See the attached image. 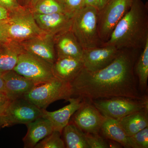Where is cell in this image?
I'll use <instances>...</instances> for the list:
<instances>
[{
  "mask_svg": "<svg viewBox=\"0 0 148 148\" xmlns=\"http://www.w3.org/2000/svg\"><path fill=\"white\" fill-rule=\"evenodd\" d=\"M142 49H120L110 64L95 72L83 68L70 83L72 96L92 100L116 97L142 99L135 66Z\"/></svg>",
  "mask_w": 148,
  "mask_h": 148,
  "instance_id": "obj_1",
  "label": "cell"
},
{
  "mask_svg": "<svg viewBox=\"0 0 148 148\" xmlns=\"http://www.w3.org/2000/svg\"><path fill=\"white\" fill-rule=\"evenodd\" d=\"M148 8L142 0H133L129 10L102 45L113 46L119 50L143 49L148 40Z\"/></svg>",
  "mask_w": 148,
  "mask_h": 148,
  "instance_id": "obj_2",
  "label": "cell"
},
{
  "mask_svg": "<svg viewBox=\"0 0 148 148\" xmlns=\"http://www.w3.org/2000/svg\"><path fill=\"white\" fill-rule=\"evenodd\" d=\"M98 11L84 6L73 16L72 32L83 49L101 46L98 28Z\"/></svg>",
  "mask_w": 148,
  "mask_h": 148,
  "instance_id": "obj_3",
  "label": "cell"
},
{
  "mask_svg": "<svg viewBox=\"0 0 148 148\" xmlns=\"http://www.w3.org/2000/svg\"><path fill=\"white\" fill-rule=\"evenodd\" d=\"M71 97V86L54 78L46 82L35 84L24 98L41 110H46L53 102L68 101Z\"/></svg>",
  "mask_w": 148,
  "mask_h": 148,
  "instance_id": "obj_4",
  "label": "cell"
},
{
  "mask_svg": "<svg viewBox=\"0 0 148 148\" xmlns=\"http://www.w3.org/2000/svg\"><path fill=\"white\" fill-rule=\"evenodd\" d=\"M90 101L103 116L116 120L148 108L147 95L142 99L116 97Z\"/></svg>",
  "mask_w": 148,
  "mask_h": 148,
  "instance_id": "obj_5",
  "label": "cell"
},
{
  "mask_svg": "<svg viewBox=\"0 0 148 148\" xmlns=\"http://www.w3.org/2000/svg\"><path fill=\"white\" fill-rule=\"evenodd\" d=\"M7 23L10 39L16 42H21L46 34L37 25L29 7H22L10 12Z\"/></svg>",
  "mask_w": 148,
  "mask_h": 148,
  "instance_id": "obj_6",
  "label": "cell"
},
{
  "mask_svg": "<svg viewBox=\"0 0 148 148\" xmlns=\"http://www.w3.org/2000/svg\"><path fill=\"white\" fill-rule=\"evenodd\" d=\"M133 0H109L98 11V34L103 44L108 40L117 24L129 10Z\"/></svg>",
  "mask_w": 148,
  "mask_h": 148,
  "instance_id": "obj_7",
  "label": "cell"
},
{
  "mask_svg": "<svg viewBox=\"0 0 148 148\" xmlns=\"http://www.w3.org/2000/svg\"><path fill=\"white\" fill-rule=\"evenodd\" d=\"M52 65L23 51L18 56L13 71L32 81L35 84L54 78Z\"/></svg>",
  "mask_w": 148,
  "mask_h": 148,
  "instance_id": "obj_8",
  "label": "cell"
},
{
  "mask_svg": "<svg viewBox=\"0 0 148 148\" xmlns=\"http://www.w3.org/2000/svg\"><path fill=\"white\" fill-rule=\"evenodd\" d=\"M42 110L24 98L10 101L7 108L0 117L1 127L18 124H27L42 116Z\"/></svg>",
  "mask_w": 148,
  "mask_h": 148,
  "instance_id": "obj_9",
  "label": "cell"
},
{
  "mask_svg": "<svg viewBox=\"0 0 148 148\" xmlns=\"http://www.w3.org/2000/svg\"><path fill=\"white\" fill-rule=\"evenodd\" d=\"M104 119L91 101L84 98L82 106L73 115L71 122L84 133H99Z\"/></svg>",
  "mask_w": 148,
  "mask_h": 148,
  "instance_id": "obj_10",
  "label": "cell"
},
{
  "mask_svg": "<svg viewBox=\"0 0 148 148\" xmlns=\"http://www.w3.org/2000/svg\"><path fill=\"white\" fill-rule=\"evenodd\" d=\"M120 50L112 45L83 49V68L90 72L99 71L108 66L116 58Z\"/></svg>",
  "mask_w": 148,
  "mask_h": 148,
  "instance_id": "obj_11",
  "label": "cell"
},
{
  "mask_svg": "<svg viewBox=\"0 0 148 148\" xmlns=\"http://www.w3.org/2000/svg\"><path fill=\"white\" fill-rule=\"evenodd\" d=\"M19 43L24 51L51 65L57 59L53 36L45 34Z\"/></svg>",
  "mask_w": 148,
  "mask_h": 148,
  "instance_id": "obj_12",
  "label": "cell"
},
{
  "mask_svg": "<svg viewBox=\"0 0 148 148\" xmlns=\"http://www.w3.org/2000/svg\"><path fill=\"white\" fill-rule=\"evenodd\" d=\"M33 14L37 25L47 34L54 36L71 29L73 17L66 13Z\"/></svg>",
  "mask_w": 148,
  "mask_h": 148,
  "instance_id": "obj_13",
  "label": "cell"
},
{
  "mask_svg": "<svg viewBox=\"0 0 148 148\" xmlns=\"http://www.w3.org/2000/svg\"><path fill=\"white\" fill-rule=\"evenodd\" d=\"M84 98L80 97L69 98V105L62 108L49 112L42 110V116L47 119L51 122L53 130L58 131L62 134L64 127L68 124L71 117L82 105Z\"/></svg>",
  "mask_w": 148,
  "mask_h": 148,
  "instance_id": "obj_14",
  "label": "cell"
},
{
  "mask_svg": "<svg viewBox=\"0 0 148 148\" xmlns=\"http://www.w3.org/2000/svg\"><path fill=\"white\" fill-rule=\"evenodd\" d=\"M57 58L63 57L82 59L83 49L71 29L53 36Z\"/></svg>",
  "mask_w": 148,
  "mask_h": 148,
  "instance_id": "obj_15",
  "label": "cell"
},
{
  "mask_svg": "<svg viewBox=\"0 0 148 148\" xmlns=\"http://www.w3.org/2000/svg\"><path fill=\"white\" fill-rule=\"evenodd\" d=\"M5 84V93L11 101L24 98L35 86L34 83L13 70L1 75Z\"/></svg>",
  "mask_w": 148,
  "mask_h": 148,
  "instance_id": "obj_16",
  "label": "cell"
},
{
  "mask_svg": "<svg viewBox=\"0 0 148 148\" xmlns=\"http://www.w3.org/2000/svg\"><path fill=\"white\" fill-rule=\"evenodd\" d=\"M26 125L28 130L23 139L25 148H34L40 141L54 130L51 122L43 116L38 118Z\"/></svg>",
  "mask_w": 148,
  "mask_h": 148,
  "instance_id": "obj_17",
  "label": "cell"
},
{
  "mask_svg": "<svg viewBox=\"0 0 148 148\" xmlns=\"http://www.w3.org/2000/svg\"><path fill=\"white\" fill-rule=\"evenodd\" d=\"M83 67L82 59L71 57L58 58L52 65V73L54 77L70 83Z\"/></svg>",
  "mask_w": 148,
  "mask_h": 148,
  "instance_id": "obj_18",
  "label": "cell"
},
{
  "mask_svg": "<svg viewBox=\"0 0 148 148\" xmlns=\"http://www.w3.org/2000/svg\"><path fill=\"white\" fill-rule=\"evenodd\" d=\"M100 132L106 140L116 141L125 148H135L130 137L126 135L117 120L104 116Z\"/></svg>",
  "mask_w": 148,
  "mask_h": 148,
  "instance_id": "obj_19",
  "label": "cell"
},
{
  "mask_svg": "<svg viewBox=\"0 0 148 148\" xmlns=\"http://www.w3.org/2000/svg\"><path fill=\"white\" fill-rule=\"evenodd\" d=\"M23 51L20 43L13 41L0 45V75L13 70Z\"/></svg>",
  "mask_w": 148,
  "mask_h": 148,
  "instance_id": "obj_20",
  "label": "cell"
},
{
  "mask_svg": "<svg viewBox=\"0 0 148 148\" xmlns=\"http://www.w3.org/2000/svg\"><path fill=\"white\" fill-rule=\"evenodd\" d=\"M148 108H146L117 120L129 137L148 126Z\"/></svg>",
  "mask_w": 148,
  "mask_h": 148,
  "instance_id": "obj_21",
  "label": "cell"
},
{
  "mask_svg": "<svg viewBox=\"0 0 148 148\" xmlns=\"http://www.w3.org/2000/svg\"><path fill=\"white\" fill-rule=\"evenodd\" d=\"M63 133L66 148H89L85 138L84 133L71 121L66 125Z\"/></svg>",
  "mask_w": 148,
  "mask_h": 148,
  "instance_id": "obj_22",
  "label": "cell"
},
{
  "mask_svg": "<svg viewBox=\"0 0 148 148\" xmlns=\"http://www.w3.org/2000/svg\"><path fill=\"white\" fill-rule=\"evenodd\" d=\"M135 73L138 79V87L143 94L147 88L148 78V40L141 50L135 66Z\"/></svg>",
  "mask_w": 148,
  "mask_h": 148,
  "instance_id": "obj_23",
  "label": "cell"
},
{
  "mask_svg": "<svg viewBox=\"0 0 148 148\" xmlns=\"http://www.w3.org/2000/svg\"><path fill=\"white\" fill-rule=\"evenodd\" d=\"M30 9L32 13L35 14H50L65 13L63 8L56 0H40L33 8Z\"/></svg>",
  "mask_w": 148,
  "mask_h": 148,
  "instance_id": "obj_24",
  "label": "cell"
},
{
  "mask_svg": "<svg viewBox=\"0 0 148 148\" xmlns=\"http://www.w3.org/2000/svg\"><path fill=\"white\" fill-rule=\"evenodd\" d=\"M61 133L53 130L50 134L40 141L34 148H66L64 140L61 138Z\"/></svg>",
  "mask_w": 148,
  "mask_h": 148,
  "instance_id": "obj_25",
  "label": "cell"
},
{
  "mask_svg": "<svg viewBox=\"0 0 148 148\" xmlns=\"http://www.w3.org/2000/svg\"><path fill=\"white\" fill-rule=\"evenodd\" d=\"M64 12L73 17L75 14L83 7L84 0H56Z\"/></svg>",
  "mask_w": 148,
  "mask_h": 148,
  "instance_id": "obj_26",
  "label": "cell"
},
{
  "mask_svg": "<svg viewBox=\"0 0 148 148\" xmlns=\"http://www.w3.org/2000/svg\"><path fill=\"white\" fill-rule=\"evenodd\" d=\"M84 136L89 148H109L107 140L99 133H84Z\"/></svg>",
  "mask_w": 148,
  "mask_h": 148,
  "instance_id": "obj_27",
  "label": "cell"
},
{
  "mask_svg": "<svg viewBox=\"0 0 148 148\" xmlns=\"http://www.w3.org/2000/svg\"><path fill=\"white\" fill-rule=\"evenodd\" d=\"M135 148H148V127L130 137Z\"/></svg>",
  "mask_w": 148,
  "mask_h": 148,
  "instance_id": "obj_28",
  "label": "cell"
},
{
  "mask_svg": "<svg viewBox=\"0 0 148 148\" xmlns=\"http://www.w3.org/2000/svg\"><path fill=\"white\" fill-rule=\"evenodd\" d=\"M0 5L10 12L16 11L23 7L16 0H0Z\"/></svg>",
  "mask_w": 148,
  "mask_h": 148,
  "instance_id": "obj_29",
  "label": "cell"
},
{
  "mask_svg": "<svg viewBox=\"0 0 148 148\" xmlns=\"http://www.w3.org/2000/svg\"><path fill=\"white\" fill-rule=\"evenodd\" d=\"M7 21H0V45L11 40L8 31Z\"/></svg>",
  "mask_w": 148,
  "mask_h": 148,
  "instance_id": "obj_30",
  "label": "cell"
},
{
  "mask_svg": "<svg viewBox=\"0 0 148 148\" xmlns=\"http://www.w3.org/2000/svg\"><path fill=\"white\" fill-rule=\"evenodd\" d=\"M109 1V0H84L83 6H91L99 11L105 7Z\"/></svg>",
  "mask_w": 148,
  "mask_h": 148,
  "instance_id": "obj_31",
  "label": "cell"
},
{
  "mask_svg": "<svg viewBox=\"0 0 148 148\" xmlns=\"http://www.w3.org/2000/svg\"><path fill=\"white\" fill-rule=\"evenodd\" d=\"M10 101L5 93L0 92V117L5 112Z\"/></svg>",
  "mask_w": 148,
  "mask_h": 148,
  "instance_id": "obj_32",
  "label": "cell"
},
{
  "mask_svg": "<svg viewBox=\"0 0 148 148\" xmlns=\"http://www.w3.org/2000/svg\"><path fill=\"white\" fill-rule=\"evenodd\" d=\"M10 12L0 5V21H8L10 16Z\"/></svg>",
  "mask_w": 148,
  "mask_h": 148,
  "instance_id": "obj_33",
  "label": "cell"
},
{
  "mask_svg": "<svg viewBox=\"0 0 148 148\" xmlns=\"http://www.w3.org/2000/svg\"><path fill=\"white\" fill-rule=\"evenodd\" d=\"M108 143L109 148H121L122 146L121 144L113 140H109Z\"/></svg>",
  "mask_w": 148,
  "mask_h": 148,
  "instance_id": "obj_34",
  "label": "cell"
},
{
  "mask_svg": "<svg viewBox=\"0 0 148 148\" xmlns=\"http://www.w3.org/2000/svg\"><path fill=\"white\" fill-rule=\"evenodd\" d=\"M18 3L23 7H29L31 0H16Z\"/></svg>",
  "mask_w": 148,
  "mask_h": 148,
  "instance_id": "obj_35",
  "label": "cell"
},
{
  "mask_svg": "<svg viewBox=\"0 0 148 148\" xmlns=\"http://www.w3.org/2000/svg\"><path fill=\"white\" fill-rule=\"evenodd\" d=\"M0 92L5 93L6 92L4 81L1 75H0Z\"/></svg>",
  "mask_w": 148,
  "mask_h": 148,
  "instance_id": "obj_36",
  "label": "cell"
},
{
  "mask_svg": "<svg viewBox=\"0 0 148 148\" xmlns=\"http://www.w3.org/2000/svg\"><path fill=\"white\" fill-rule=\"evenodd\" d=\"M40 0H31V3H30V5H29V8L30 9L33 8L36 4Z\"/></svg>",
  "mask_w": 148,
  "mask_h": 148,
  "instance_id": "obj_37",
  "label": "cell"
},
{
  "mask_svg": "<svg viewBox=\"0 0 148 148\" xmlns=\"http://www.w3.org/2000/svg\"><path fill=\"white\" fill-rule=\"evenodd\" d=\"M0 127H1V123H0Z\"/></svg>",
  "mask_w": 148,
  "mask_h": 148,
  "instance_id": "obj_38",
  "label": "cell"
}]
</instances>
